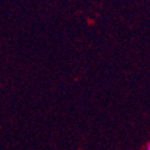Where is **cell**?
<instances>
[{"label": "cell", "instance_id": "1", "mask_svg": "<svg viewBox=\"0 0 150 150\" xmlns=\"http://www.w3.org/2000/svg\"><path fill=\"white\" fill-rule=\"evenodd\" d=\"M148 150H150V144L148 145Z\"/></svg>", "mask_w": 150, "mask_h": 150}]
</instances>
